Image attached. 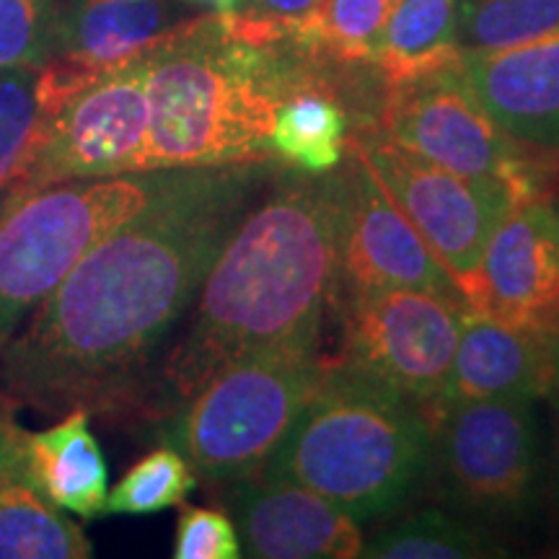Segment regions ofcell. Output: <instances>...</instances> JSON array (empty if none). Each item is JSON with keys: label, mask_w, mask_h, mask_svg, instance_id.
<instances>
[{"label": "cell", "mask_w": 559, "mask_h": 559, "mask_svg": "<svg viewBox=\"0 0 559 559\" xmlns=\"http://www.w3.org/2000/svg\"><path fill=\"white\" fill-rule=\"evenodd\" d=\"M347 145V115L340 96L306 73L280 104L270 132V153L304 174H330Z\"/></svg>", "instance_id": "21"}, {"label": "cell", "mask_w": 559, "mask_h": 559, "mask_svg": "<svg viewBox=\"0 0 559 559\" xmlns=\"http://www.w3.org/2000/svg\"><path fill=\"white\" fill-rule=\"evenodd\" d=\"M324 370L319 347L234 362L174 412L171 443L205 481L247 477L267 464Z\"/></svg>", "instance_id": "6"}, {"label": "cell", "mask_w": 559, "mask_h": 559, "mask_svg": "<svg viewBox=\"0 0 559 559\" xmlns=\"http://www.w3.org/2000/svg\"><path fill=\"white\" fill-rule=\"evenodd\" d=\"M239 528L221 510L185 506L177 521V559H236L241 557Z\"/></svg>", "instance_id": "27"}, {"label": "cell", "mask_w": 559, "mask_h": 559, "mask_svg": "<svg viewBox=\"0 0 559 559\" xmlns=\"http://www.w3.org/2000/svg\"><path fill=\"white\" fill-rule=\"evenodd\" d=\"M428 412L386 383L342 362L293 419L262 472L309 487L349 519L396 513L430 466Z\"/></svg>", "instance_id": "4"}, {"label": "cell", "mask_w": 559, "mask_h": 559, "mask_svg": "<svg viewBox=\"0 0 559 559\" xmlns=\"http://www.w3.org/2000/svg\"><path fill=\"white\" fill-rule=\"evenodd\" d=\"M536 402H449L432 417L430 466L453 513L477 523L523 521L542 479Z\"/></svg>", "instance_id": "7"}, {"label": "cell", "mask_w": 559, "mask_h": 559, "mask_svg": "<svg viewBox=\"0 0 559 559\" xmlns=\"http://www.w3.org/2000/svg\"><path fill=\"white\" fill-rule=\"evenodd\" d=\"M489 317L547 334L559 324V230L555 205L515 202L489 234L469 298Z\"/></svg>", "instance_id": "13"}, {"label": "cell", "mask_w": 559, "mask_h": 559, "mask_svg": "<svg viewBox=\"0 0 559 559\" xmlns=\"http://www.w3.org/2000/svg\"><path fill=\"white\" fill-rule=\"evenodd\" d=\"M464 304L423 288L353 293L345 362L419 404L432 425L456 355Z\"/></svg>", "instance_id": "11"}, {"label": "cell", "mask_w": 559, "mask_h": 559, "mask_svg": "<svg viewBox=\"0 0 559 559\" xmlns=\"http://www.w3.org/2000/svg\"><path fill=\"white\" fill-rule=\"evenodd\" d=\"M547 337V355L551 370V391H559V324L544 334Z\"/></svg>", "instance_id": "30"}, {"label": "cell", "mask_w": 559, "mask_h": 559, "mask_svg": "<svg viewBox=\"0 0 559 559\" xmlns=\"http://www.w3.org/2000/svg\"><path fill=\"white\" fill-rule=\"evenodd\" d=\"M498 536L453 510H412L391 519L362 542L368 559H495L508 557Z\"/></svg>", "instance_id": "22"}, {"label": "cell", "mask_w": 559, "mask_h": 559, "mask_svg": "<svg viewBox=\"0 0 559 559\" xmlns=\"http://www.w3.org/2000/svg\"><path fill=\"white\" fill-rule=\"evenodd\" d=\"M381 122L394 143L459 177L498 179L523 200L539 198L534 166L474 96L464 58L423 79L386 86Z\"/></svg>", "instance_id": "10"}, {"label": "cell", "mask_w": 559, "mask_h": 559, "mask_svg": "<svg viewBox=\"0 0 559 559\" xmlns=\"http://www.w3.org/2000/svg\"><path fill=\"white\" fill-rule=\"evenodd\" d=\"M337 177L340 283L349 296L370 288H423L456 300V280L438 262L407 215L396 207L366 158L349 145Z\"/></svg>", "instance_id": "12"}, {"label": "cell", "mask_w": 559, "mask_h": 559, "mask_svg": "<svg viewBox=\"0 0 559 559\" xmlns=\"http://www.w3.org/2000/svg\"><path fill=\"white\" fill-rule=\"evenodd\" d=\"M337 177L293 174L249 207L158 370L153 409L177 412L234 362L319 347L340 285Z\"/></svg>", "instance_id": "2"}, {"label": "cell", "mask_w": 559, "mask_h": 559, "mask_svg": "<svg viewBox=\"0 0 559 559\" xmlns=\"http://www.w3.org/2000/svg\"><path fill=\"white\" fill-rule=\"evenodd\" d=\"M549 400L557 412V489H559V391H549Z\"/></svg>", "instance_id": "32"}, {"label": "cell", "mask_w": 559, "mask_h": 559, "mask_svg": "<svg viewBox=\"0 0 559 559\" xmlns=\"http://www.w3.org/2000/svg\"><path fill=\"white\" fill-rule=\"evenodd\" d=\"M190 3L205 5V9H213L215 13H230L239 9L241 0H190Z\"/></svg>", "instance_id": "31"}, {"label": "cell", "mask_w": 559, "mask_h": 559, "mask_svg": "<svg viewBox=\"0 0 559 559\" xmlns=\"http://www.w3.org/2000/svg\"><path fill=\"white\" fill-rule=\"evenodd\" d=\"M394 0H317L290 29L293 45L340 66L373 62Z\"/></svg>", "instance_id": "23"}, {"label": "cell", "mask_w": 559, "mask_h": 559, "mask_svg": "<svg viewBox=\"0 0 559 559\" xmlns=\"http://www.w3.org/2000/svg\"><path fill=\"white\" fill-rule=\"evenodd\" d=\"M270 169H177L171 185L111 230L0 347V391L16 407L62 417L122 407Z\"/></svg>", "instance_id": "1"}, {"label": "cell", "mask_w": 559, "mask_h": 559, "mask_svg": "<svg viewBox=\"0 0 559 559\" xmlns=\"http://www.w3.org/2000/svg\"><path fill=\"white\" fill-rule=\"evenodd\" d=\"M317 5V0H257V11L264 13V16L283 21L290 29L304 21Z\"/></svg>", "instance_id": "29"}, {"label": "cell", "mask_w": 559, "mask_h": 559, "mask_svg": "<svg viewBox=\"0 0 559 559\" xmlns=\"http://www.w3.org/2000/svg\"><path fill=\"white\" fill-rule=\"evenodd\" d=\"M461 58L474 96L513 143L559 153V32Z\"/></svg>", "instance_id": "15"}, {"label": "cell", "mask_w": 559, "mask_h": 559, "mask_svg": "<svg viewBox=\"0 0 559 559\" xmlns=\"http://www.w3.org/2000/svg\"><path fill=\"white\" fill-rule=\"evenodd\" d=\"M551 370L544 332L508 324L477 306L461 309V334L438 409L449 402L549 396Z\"/></svg>", "instance_id": "16"}, {"label": "cell", "mask_w": 559, "mask_h": 559, "mask_svg": "<svg viewBox=\"0 0 559 559\" xmlns=\"http://www.w3.org/2000/svg\"><path fill=\"white\" fill-rule=\"evenodd\" d=\"M198 485L192 466L177 449H156L138 461L107 495V513L151 515L181 506Z\"/></svg>", "instance_id": "25"}, {"label": "cell", "mask_w": 559, "mask_h": 559, "mask_svg": "<svg viewBox=\"0 0 559 559\" xmlns=\"http://www.w3.org/2000/svg\"><path fill=\"white\" fill-rule=\"evenodd\" d=\"M373 62L383 86L456 66V0H394Z\"/></svg>", "instance_id": "20"}, {"label": "cell", "mask_w": 559, "mask_h": 559, "mask_svg": "<svg viewBox=\"0 0 559 559\" xmlns=\"http://www.w3.org/2000/svg\"><path fill=\"white\" fill-rule=\"evenodd\" d=\"M559 32V0H456L461 55L495 52Z\"/></svg>", "instance_id": "24"}, {"label": "cell", "mask_w": 559, "mask_h": 559, "mask_svg": "<svg viewBox=\"0 0 559 559\" xmlns=\"http://www.w3.org/2000/svg\"><path fill=\"white\" fill-rule=\"evenodd\" d=\"M13 407H16V404L0 391V469H3L9 461L21 456V445H24V430H21L16 419H13Z\"/></svg>", "instance_id": "28"}, {"label": "cell", "mask_w": 559, "mask_h": 559, "mask_svg": "<svg viewBox=\"0 0 559 559\" xmlns=\"http://www.w3.org/2000/svg\"><path fill=\"white\" fill-rule=\"evenodd\" d=\"M249 37L234 11L194 16L145 55L148 143L143 171L267 160L280 104L306 70Z\"/></svg>", "instance_id": "3"}, {"label": "cell", "mask_w": 559, "mask_h": 559, "mask_svg": "<svg viewBox=\"0 0 559 559\" xmlns=\"http://www.w3.org/2000/svg\"><path fill=\"white\" fill-rule=\"evenodd\" d=\"M24 449V445H21ZM81 526L39 495L16 456L0 469V559H86Z\"/></svg>", "instance_id": "19"}, {"label": "cell", "mask_w": 559, "mask_h": 559, "mask_svg": "<svg viewBox=\"0 0 559 559\" xmlns=\"http://www.w3.org/2000/svg\"><path fill=\"white\" fill-rule=\"evenodd\" d=\"M389 198L407 215L469 304L487 239L523 198L498 179H466L386 135L349 140Z\"/></svg>", "instance_id": "8"}, {"label": "cell", "mask_w": 559, "mask_h": 559, "mask_svg": "<svg viewBox=\"0 0 559 559\" xmlns=\"http://www.w3.org/2000/svg\"><path fill=\"white\" fill-rule=\"evenodd\" d=\"M177 169L70 179L0 210V347L111 230L158 198Z\"/></svg>", "instance_id": "5"}, {"label": "cell", "mask_w": 559, "mask_h": 559, "mask_svg": "<svg viewBox=\"0 0 559 559\" xmlns=\"http://www.w3.org/2000/svg\"><path fill=\"white\" fill-rule=\"evenodd\" d=\"M55 32V0H0V70L50 60Z\"/></svg>", "instance_id": "26"}, {"label": "cell", "mask_w": 559, "mask_h": 559, "mask_svg": "<svg viewBox=\"0 0 559 559\" xmlns=\"http://www.w3.org/2000/svg\"><path fill=\"white\" fill-rule=\"evenodd\" d=\"M179 24L171 0H81L55 32V45L62 58L109 70L148 55Z\"/></svg>", "instance_id": "18"}, {"label": "cell", "mask_w": 559, "mask_h": 559, "mask_svg": "<svg viewBox=\"0 0 559 559\" xmlns=\"http://www.w3.org/2000/svg\"><path fill=\"white\" fill-rule=\"evenodd\" d=\"M228 485L236 528L254 559H355L360 523L298 481L257 469Z\"/></svg>", "instance_id": "14"}, {"label": "cell", "mask_w": 559, "mask_h": 559, "mask_svg": "<svg viewBox=\"0 0 559 559\" xmlns=\"http://www.w3.org/2000/svg\"><path fill=\"white\" fill-rule=\"evenodd\" d=\"M148 120L145 55L104 70L55 115L45 143L9 187L0 210L60 181L143 171Z\"/></svg>", "instance_id": "9"}, {"label": "cell", "mask_w": 559, "mask_h": 559, "mask_svg": "<svg viewBox=\"0 0 559 559\" xmlns=\"http://www.w3.org/2000/svg\"><path fill=\"white\" fill-rule=\"evenodd\" d=\"M555 213H557V230H559V205H555Z\"/></svg>", "instance_id": "33"}, {"label": "cell", "mask_w": 559, "mask_h": 559, "mask_svg": "<svg viewBox=\"0 0 559 559\" xmlns=\"http://www.w3.org/2000/svg\"><path fill=\"white\" fill-rule=\"evenodd\" d=\"M88 409H73L50 430L24 432V472L55 508L81 519L107 513V461L88 428Z\"/></svg>", "instance_id": "17"}]
</instances>
